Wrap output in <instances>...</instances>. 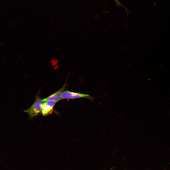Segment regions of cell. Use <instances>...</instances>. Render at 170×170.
<instances>
[{"instance_id":"cell-2","label":"cell","mask_w":170,"mask_h":170,"mask_svg":"<svg viewBox=\"0 0 170 170\" xmlns=\"http://www.w3.org/2000/svg\"><path fill=\"white\" fill-rule=\"evenodd\" d=\"M96 97H92L88 94L71 92L68 90L64 91L63 92L62 99H74L80 98H85L94 102V99Z\"/></svg>"},{"instance_id":"cell-3","label":"cell","mask_w":170,"mask_h":170,"mask_svg":"<svg viewBox=\"0 0 170 170\" xmlns=\"http://www.w3.org/2000/svg\"><path fill=\"white\" fill-rule=\"evenodd\" d=\"M67 81L63 87L57 91L53 93L46 98L42 99L43 102L48 101H54L57 102L62 99V94L67 85Z\"/></svg>"},{"instance_id":"cell-4","label":"cell","mask_w":170,"mask_h":170,"mask_svg":"<svg viewBox=\"0 0 170 170\" xmlns=\"http://www.w3.org/2000/svg\"><path fill=\"white\" fill-rule=\"evenodd\" d=\"M57 102L54 101H48L43 103L41 112L43 116H46L50 113L53 110V107Z\"/></svg>"},{"instance_id":"cell-1","label":"cell","mask_w":170,"mask_h":170,"mask_svg":"<svg viewBox=\"0 0 170 170\" xmlns=\"http://www.w3.org/2000/svg\"><path fill=\"white\" fill-rule=\"evenodd\" d=\"M43 102L42 99L38 95H37L32 105L28 109L24 110V111L28 114L30 118H32L40 112Z\"/></svg>"},{"instance_id":"cell-5","label":"cell","mask_w":170,"mask_h":170,"mask_svg":"<svg viewBox=\"0 0 170 170\" xmlns=\"http://www.w3.org/2000/svg\"><path fill=\"white\" fill-rule=\"evenodd\" d=\"M51 62L53 65H55L58 62V60L57 59H52L50 61Z\"/></svg>"}]
</instances>
